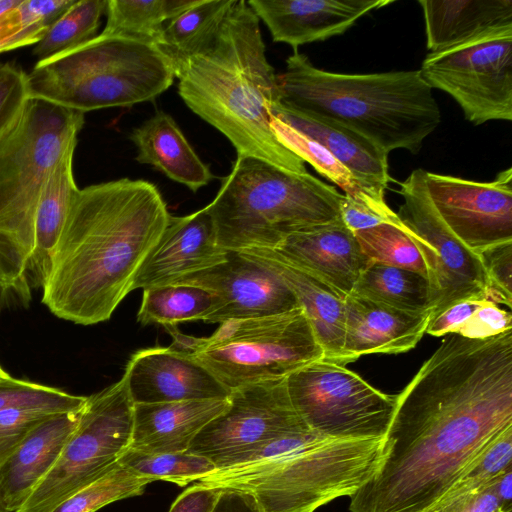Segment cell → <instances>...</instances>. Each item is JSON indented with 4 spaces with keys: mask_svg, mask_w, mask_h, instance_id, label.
Masks as SVG:
<instances>
[{
    "mask_svg": "<svg viewBox=\"0 0 512 512\" xmlns=\"http://www.w3.org/2000/svg\"><path fill=\"white\" fill-rule=\"evenodd\" d=\"M510 467H512V426L496 436L464 468L435 506L487 486Z\"/></svg>",
    "mask_w": 512,
    "mask_h": 512,
    "instance_id": "obj_38",
    "label": "cell"
},
{
    "mask_svg": "<svg viewBox=\"0 0 512 512\" xmlns=\"http://www.w3.org/2000/svg\"><path fill=\"white\" fill-rule=\"evenodd\" d=\"M170 214L157 186L121 178L79 189L53 253L42 303L80 325L109 320Z\"/></svg>",
    "mask_w": 512,
    "mask_h": 512,
    "instance_id": "obj_2",
    "label": "cell"
},
{
    "mask_svg": "<svg viewBox=\"0 0 512 512\" xmlns=\"http://www.w3.org/2000/svg\"><path fill=\"white\" fill-rule=\"evenodd\" d=\"M426 186L444 224L474 253L512 242V168L491 182L426 171Z\"/></svg>",
    "mask_w": 512,
    "mask_h": 512,
    "instance_id": "obj_15",
    "label": "cell"
},
{
    "mask_svg": "<svg viewBox=\"0 0 512 512\" xmlns=\"http://www.w3.org/2000/svg\"><path fill=\"white\" fill-rule=\"evenodd\" d=\"M227 399L134 404L131 449L144 453H178L227 406Z\"/></svg>",
    "mask_w": 512,
    "mask_h": 512,
    "instance_id": "obj_24",
    "label": "cell"
},
{
    "mask_svg": "<svg viewBox=\"0 0 512 512\" xmlns=\"http://www.w3.org/2000/svg\"><path fill=\"white\" fill-rule=\"evenodd\" d=\"M271 115L326 148L373 198L385 201L388 154L356 132L333 121L282 104Z\"/></svg>",
    "mask_w": 512,
    "mask_h": 512,
    "instance_id": "obj_23",
    "label": "cell"
},
{
    "mask_svg": "<svg viewBox=\"0 0 512 512\" xmlns=\"http://www.w3.org/2000/svg\"><path fill=\"white\" fill-rule=\"evenodd\" d=\"M351 294L407 312H431L428 278L404 268L370 263Z\"/></svg>",
    "mask_w": 512,
    "mask_h": 512,
    "instance_id": "obj_30",
    "label": "cell"
},
{
    "mask_svg": "<svg viewBox=\"0 0 512 512\" xmlns=\"http://www.w3.org/2000/svg\"><path fill=\"white\" fill-rule=\"evenodd\" d=\"M85 114L30 100L15 127L0 140V315L27 308L34 225L43 185L75 150Z\"/></svg>",
    "mask_w": 512,
    "mask_h": 512,
    "instance_id": "obj_6",
    "label": "cell"
},
{
    "mask_svg": "<svg viewBox=\"0 0 512 512\" xmlns=\"http://www.w3.org/2000/svg\"><path fill=\"white\" fill-rule=\"evenodd\" d=\"M123 375L134 404L227 399L231 393L189 353L171 346L137 350Z\"/></svg>",
    "mask_w": 512,
    "mask_h": 512,
    "instance_id": "obj_17",
    "label": "cell"
},
{
    "mask_svg": "<svg viewBox=\"0 0 512 512\" xmlns=\"http://www.w3.org/2000/svg\"><path fill=\"white\" fill-rule=\"evenodd\" d=\"M174 79L171 62L155 45L97 35L38 60L28 73L29 99L85 114L151 101Z\"/></svg>",
    "mask_w": 512,
    "mask_h": 512,
    "instance_id": "obj_8",
    "label": "cell"
},
{
    "mask_svg": "<svg viewBox=\"0 0 512 512\" xmlns=\"http://www.w3.org/2000/svg\"><path fill=\"white\" fill-rule=\"evenodd\" d=\"M510 512H512V511H510Z\"/></svg>",
    "mask_w": 512,
    "mask_h": 512,
    "instance_id": "obj_52",
    "label": "cell"
},
{
    "mask_svg": "<svg viewBox=\"0 0 512 512\" xmlns=\"http://www.w3.org/2000/svg\"><path fill=\"white\" fill-rule=\"evenodd\" d=\"M172 348L189 353L230 391L291 373L323 359V350L302 308L220 324L208 337L167 327Z\"/></svg>",
    "mask_w": 512,
    "mask_h": 512,
    "instance_id": "obj_9",
    "label": "cell"
},
{
    "mask_svg": "<svg viewBox=\"0 0 512 512\" xmlns=\"http://www.w3.org/2000/svg\"><path fill=\"white\" fill-rule=\"evenodd\" d=\"M512 330V315L498 304L483 300L457 332L468 339H484Z\"/></svg>",
    "mask_w": 512,
    "mask_h": 512,
    "instance_id": "obj_44",
    "label": "cell"
},
{
    "mask_svg": "<svg viewBox=\"0 0 512 512\" xmlns=\"http://www.w3.org/2000/svg\"><path fill=\"white\" fill-rule=\"evenodd\" d=\"M210 512H262L255 497L234 489H220Z\"/></svg>",
    "mask_w": 512,
    "mask_h": 512,
    "instance_id": "obj_48",
    "label": "cell"
},
{
    "mask_svg": "<svg viewBox=\"0 0 512 512\" xmlns=\"http://www.w3.org/2000/svg\"><path fill=\"white\" fill-rule=\"evenodd\" d=\"M133 411L124 375L87 397L56 463L17 512H51L113 468L130 447Z\"/></svg>",
    "mask_w": 512,
    "mask_h": 512,
    "instance_id": "obj_10",
    "label": "cell"
},
{
    "mask_svg": "<svg viewBox=\"0 0 512 512\" xmlns=\"http://www.w3.org/2000/svg\"><path fill=\"white\" fill-rule=\"evenodd\" d=\"M0 512H2V511L0 510Z\"/></svg>",
    "mask_w": 512,
    "mask_h": 512,
    "instance_id": "obj_51",
    "label": "cell"
},
{
    "mask_svg": "<svg viewBox=\"0 0 512 512\" xmlns=\"http://www.w3.org/2000/svg\"><path fill=\"white\" fill-rule=\"evenodd\" d=\"M393 0H249L274 42L299 46L345 33L367 13Z\"/></svg>",
    "mask_w": 512,
    "mask_h": 512,
    "instance_id": "obj_19",
    "label": "cell"
},
{
    "mask_svg": "<svg viewBox=\"0 0 512 512\" xmlns=\"http://www.w3.org/2000/svg\"><path fill=\"white\" fill-rule=\"evenodd\" d=\"M106 5V0H75L34 45L33 55L43 60L96 37Z\"/></svg>",
    "mask_w": 512,
    "mask_h": 512,
    "instance_id": "obj_33",
    "label": "cell"
},
{
    "mask_svg": "<svg viewBox=\"0 0 512 512\" xmlns=\"http://www.w3.org/2000/svg\"><path fill=\"white\" fill-rule=\"evenodd\" d=\"M10 377L7 371H5L2 366L0 365V380L6 379Z\"/></svg>",
    "mask_w": 512,
    "mask_h": 512,
    "instance_id": "obj_50",
    "label": "cell"
},
{
    "mask_svg": "<svg viewBox=\"0 0 512 512\" xmlns=\"http://www.w3.org/2000/svg\"><path fill=\"white\" fill-rule=\"evenodd\" d=\"M490 291V301L512 306V242L492 246L480 254Z\"/></svg>",
    "mask_w": 512,
    "mask_h": 512,
    "instance_id": "obj_41",
    "label": "cell"
},
{
    "mask_svg": "<svg viewBox=\"0 0 512 512\" xmlns=\"http://www.w3.org/2000/svg\"><path fill=\"white\" fill-rule=\"evenodd\" d=\"M201 287L213 296V305L202 321L223 323L286 313L300 308L281 277L264 263L227 251L225 260L177 282Z\"/></svg>",
    "mask_w": 512,
    "mask_h": 512,
    "instance_id": "obj_16",
    "label": "cell"
},
{
    "mask_svg": "<svg viewBox=\"0 0 512 512\" xmlns=\"http://www.w3.org/2000/svg\"><path fill=\"white\" fill-rule=\"evenodd\" d=\"M512 426V331L447 334L397 395L375 475L351 512H429L464 468Z\"/></svg>",
    "mask_w": 512,
    "mask_h": 512,
    "instance_id": "obj_1",
    "label": "cell"
},
{
    "mask_svg": "<svg viewBox=\"0 0 512 512\" xmlns=\"http://www.w3.org/2000/svg\"><path fill=\"white\" fill-rule=\"evenodd\" d=\"M118 463L152 481H168L181 487L198 481L216 469L209 459L189 450L151 454L128 448Z\"/></svg>",
    "mask_w": 512,
    "mask_h": 512,
    "instance_id": "obj_34",
    "label": "cell"
},
{
    "mask_svg": "<svg viewBox=\"0 0 512 512\" xmlns=\"http://www.w3.org/2000/svg\"><path fill=\"white\" fill-rule=\"evenodd\" d=\"M280 102L340 124L389 154H417L441 122L432 88L419 70L343 74L316 68L302 53L277 75Z\"/></svg>",
    "mask_w": 512,
    "mask_h": 512,
    "instance_id": "obj_4",
    "label": "cell"
},
{
    "mask_svg": "<svg viewBox=\"0 0 512 512\" xmlns=\"http://www.w3.org/2000/svg\"><path fill=\"white\" fill-rule=\"evenodd\" d=\"M198 0H108L106 24L99 34L123 37L156 46L165 24Z\"/></svg>",
    "mask_w": 512,
    "mask_h": 512,
    "instance_id": "obj_31",
    "label": "cell"
},
{
    "mask_svg": "<svg viewBox=\"0 0 512 512\" xmlns=\"http://www.w3.org/2000/svg\"><path fill=\"white\" fill-rule=\"evenodd\" d=\"M431 312L399 310L353 294L345 298V336L339 364L374 354L413 349L426 333Z\"/></svg>",
    "mask_w": 512,
    "mask_h": 512,
    "instance_id": "obj_21",
    "label": "cell"
},
{
    "mask_svg": "<svg viewBox=\"0 0 512 512\" xmlns=\"http://www.w3.org/2000/svg\"><path fill=\"white\" fill-rule=\"evenodd\" d=\"M58 414V413H57ZM52 413L24 408L0 411V464L22 443L27 435Z\"/></svg>",
    "mask_w": 512,
    "mask_h": 512,
    "instance_id": "obj_43",
    "label": "cell"
},
{
    "mask_svg": "<svg viewBox=\"0 0 512 512\" xmlns=\"http://www.w3.org/2000/svg\"><path fill=\"white\" fill-rule=\"evenodd\" d=\"M130 139L137 148L139 163L153 166L192 192L206 186L214 177L175 120L164 111H157L135 128Z\"/></svg>",
    "mask_w": 512,
    "mask_h": 512,
    "instance_id": "obj_26",
    "label": "cell"
},
{
    "mask_svg": "<svg viewBox=\"0 0 512 512\" xmlns=\"http://www.w3.org/2000/svg\"><path fill=\"white\" fill-rule=\"evenodd\" d=\"M87 401L63 390L8 377L0 380V411L11 408L36 409L52 414L78 411Z\"/></svg>",
    "mask_w": 512,
    "mask_h": 512,
    "instance_id": "obj_39",
    "label": "cell"
},
{
    "mask_svg": "<svg viewBox=\"0 0 512 512\" xmlns=\"http://www.w3.org/2000/svg\"><path fill=\"white\" fill-rule=\"evenodd\" d=\"M219 493L220 489L196 483L177 497L169 512H210Z\"/></svg>",
    "mask_w": 512,
    "mask_h": 512,
    "instance_id": "obj_47",
    "label": "cell"
},
{
    "mask_svg": "<svg viewBox=\"0 0 512 512\" xmlns=\"http://www.w3.org/2000/svg\"><path fill=\"white\" fill-rule=\"evenodd\" d=\"M342 198L308 172L237 156L206 208L223 250L275 249L293 233L341 220Z\"/></svg>",
    "mask_w": 512,
    "mask_h": 512,
    "instance_id": "obj_7",
    "label": "cell"
},
{
    "mask_svg": "<svg viewBox=\"0 0 512 512\" xmlns=\"http://www.w3.org/2000/svg\"><path fill=\"white\" fill-rule=\"evenodd\" d=\"M82 409L47 417L0 464L2 512H17L52 469L76 428Z\"/></svg>",
    "mask_w": 512,
    "mask_h": 512,
    "instance_id": "obj_22",
    "label": "cell"
},
{
    "mask_svg": "<svg viewBox=\"0 0 512 512\" xmlns=\"http://www.w3.org/2000/svg\"><path fill=\"white\" fill-rule=\"evenodd\" d=\"M259 24L247 1L235 0L210 46L175 69L178 93L231 142L237 156L303 174L305 162L277 140L270 125L280 94Z\"/></svg>",
    "mask_w": 512,
    "mask_h": 512,
    "instance_id": "obj_3",
    "label": "cell"
},
{
    "mask_svg": "<svg viewBox=\"0 0 512 512\" xmlns=\"http://www.w3.org/2000/svg\"><path fill=\"white\" fill-rule=\"evenodd\" d=\"M273 250L292 266L321 280L344 299L369 264L356 237L342 222L311 227L289 235Z\"/></svg>",
    "mask_w": 512,
    "mask_h": 512,
    "instance_id": "obj_20",
    "label": "cell"
},
{
    "mask_svg": "<svg viewBox=\"0 0 512 512\" xmlns=\"http://www.w3.org/2000/svg\"><path fill=\"white\" fill-rule=\"evenodd\" d=\"M29 101L28 73L13 62H0V140L18 123Z\"/></svg>",
    "mask_w": 512,
    "mask_h": 512,
    "instance_id": "obj_40",
    "label": "cell"
},
{
    "mask_svg": "<svg viewBox=\"0 0 512 512\" xmlns=\"http://www.w3.org/2000/svg\"><path fill=\"white\" fill-rule=\"evenodd\" d=\"M234 1L198 0L165 24L156 47L169 59L174 72L210 46Z\"/></svg>",
    "mask_w": 512,
    "mask_h": 512,
    "instance_id": "obj_29",
    "label": "cell"
},
{
    "mask_svg": "<svg viewBox=\"0 0 512 512\" xmlns=\"http://www.w3.org/2000/svg\"><path fill=\"white\" fill-rule=\"evenodd\" d=\"M340 217L343 224L353 233L384 223L400 224L397 213L387 205L386 201H379L372 197L359 199L343 194Z\"/></svg>",
    "mask_w": 512,
    "mask_h": 512,
    "instance_id": "obj_42",
    "label": "cell"
},
{
    "mask_svg": "<svg viewBox=\"0 0 512 512\" xmlns=\"http://www.w3.org/2000/svg\"><path fill=\"white\" fill-rule=\"evenodd\" d=\"M238 252L277 272L304 311L323 350V359L339 363L345 336V299L321 280L284 261L271 249L251 248Z\"/></svg>",
    "mask_w": 512,
    "mask_h": 512,
    "instance_id": "obj_25",
    "label": "cell"
},
{
    "mask_svg": "<svg viewBox=\"0 0 512 512\" xmlns=\"http://www.w3.org/2000/svg\"><path fill=\"white\" fill-rule=\"evenodd\" d=\"M401 227L419 250L427 270L431 319L464 300H490L480 255L467 248L444 224L429 197L426 171L415 169L400 183ZM430 319V320H431Z\"/></svg>",
    "mask_w": 512,
    "mask_h": 512,
    "instance_id": "obj_13",
    "label": "cell"
},
{
    "mask_svg": "<svg viewBox=\"0 0 512 512\" xmlns=\"http://www.w3.org/2000/svg\"><path fill=\"white\" fill-rule=\"evenodd\" d=\"M483 300L470 299L451 305L430 320L426 333L437 337L447 334H457L459 329L480 306Z\"/></svg>",
    "mask_w": 512,
    "mask_h": 512,
    "instance_id": "obj_46",
    "label": "cell"
},
{
    "mask_svg": "<svg viewBox=\"0 0 512 512\" xmlns=\"http://www.w3.org/2000/svg\"><path fill=\"white\" fill-rule=\"evenodd\" d=\"M490 486L507 511H512V467L498 475Z\"/></svg>",
    "mask_w": 512,
    "mask_h": 512,
    "instance_id": "obj_49",
    "label": "cell"
},
{
    "mask_svg": "<svg viewBox=\"0 0 512 512\" xmlns=\"http://www.w3.org/2000/svg\"><path fill=\"white\" fill-rule=\"evenodd\" d=\"M286 379L232 390L226 408L200 430L188 450L218 469L260 445L310 431L292 406Z\"/></svg>",
    "mask_w": 512,
    "mask_h": 512,
    "instance_id": "obj_14",
    "label": "cell"
},
{
    "mask_svg": "<svg viewBox=\"0 0 512 512\" xmlns=\"http://www.w3.org/2000/svg\"><path fill=\"white\" fill-rule=\"evenodd\" d=\"M418 3L430 53L492 27L512 23V0H420Z\"/></svg>",
    "mask_w": 512,
    "mask_h": 512,
    "instance_id": "obj_28",
    "label": "cell"
},
{
    "mask_svg": "<svg viewBox=\"0 0 512 512\" xmlns=\"http://www.w3.org/2000/svg\"><path fill=\"white\" fill-rule=\"evenodd\" d=\"M286 382L292 406L310 431L333 438H385L397 395L379 391L345 365L320 359Z\"/></svg>",
    "mask_w": 512,
    "mask_h": 512,
    "instance_id": "obj_11",
    "label": "cell"
},
{
    "mask_svg": "<svg viewBox=\"0 0 512 512\" xmlns=\"http://www.w3.org/2000/svg\"><path fill=\"white\" fill-rule=\"evenodd\" d=\"M206 207L185 216H170L160 239L139 268L132 291L176 284L225 260Z\"/></svg>",
    "mask_w": 512,
    "mask_h": 512,
    "instance_id": "obj_18",
    "label": "cell"
},
{
    "mask_svg": "<svg viewBox=\"0 0 512 512\" xmlns=\"http://www.w3.org/2000/svg\"><path fill=\"white\" fill-rule=\"evenodd\" d=\"M419 71L432 89L449 94L474 125L512 120V23L427 54Z\"/></svg>",
    "mask_w": 512,
    "mask_h": 512,
    "instance_id": "obj_12",
    "label": "cell"
},
{
    "mask_svg": "<svg viewBox=\"0 0 512 512\" xmlns=\"http://www.w3.org/2000/svg\"><path fill=\"white\" fill-rule=\"evenodd\" d=\"M74 153L75 150L69 151L53 168L40 194L28 272L33 291L44 287L54 250L79 191L73 173Z\"/></svg>",
    "mask_w": 512,
    "mask_h": 512,
    "instance_id": "obj_27",
    "label": "cell"
},
{
    "mask_svg": "<svg viewBox=\"0 0 512 512\" xmlns=\"http://www.w3.org/2000/svg\"><path fill=\"white\" fill-rule=\"evenodd\" d=\"M384 454V438H333L308 431L260 445L198 484L247 492L262 512H314L356 494L375 475Z\"/></svg>",
    "mask_w": 512,
    "mask_h": 512,
    "instance_id": "obj_5",
    "label": "cell"
},
{
    "mask_svg": "<svg viewBox=\"0 0 512 512\" xmlns=\"http://www.w3.org/2000/svg\"><path fill=\"white\" fill-rule=\"evenodd\" d=\"M151 482L150 478L139 476L117 463L51 512H96L114 501L142 494Z\"/></svg>",
    "mask_w": 512,
    "mask_h": 512,
    "instance_id": "obj_37",
    "label": "cell"
},
{
    "mask_svg": "<svg viewBox=\"0 0 512 512\" xmlns=\"http://www.w3.org/2000/svg\"><path fill=\"white\" fill-rule=\"evenodd\" d=\"M270 125L277 140L285 148L305 163H309L320 175L336 184L344 191V194L359 199L372 197L355 177L322 145L272 115Z\"/></svg>",
    "mask_w": 512,
    "mask_h": 512,
    "instance_id": "obj_35",
    "label": "cell"
},
{
    "mask_svg": "<svg viewBox=\"0 0 512 512\" xmlns=\"http://www.w3.org/2000/svg\"><path fill=\"white\" fill-rule=\"evenodd\" d=\"M429 512H510L487 486L433 507Z\"/></svg>",
    "mask_w": 512,
    "mask_h": 512,
    "instance_id": "obj_45",
    "label": "cell"
},
{
    "mask_svg": "<svg viewBox=\"0 0 512 512\" xmlns=\"http://www.w3.org/2000/svg\"><path fill=\"white\" fill-rule=\"evenodd\" d=\"M213 305L207 290L187 284H170L143 290L137 313L142 325L175 327L186 321L203 320Z\"/></svg>",
    "mask_w": 512,
    "mask_h": 512,
    "instance_id": "obj_32",
    "label": "cell"
},
{
    "mask_svg": "<svg viewBox=\"0 0 512 512\" xmlns=\"http://www.w3.org/2000/svg\"><path fill=\"white\" fill-rule=\"evenodd\" d=\"M363 255L370 263L412 270L427 277L425 263L416 245L399 225L384 223L354 232Z\"/></svg>",
    "mask_w": 512,
    "mask_h": 512,
    "instance_id": "obj_36",
    "label": "cell"
}]
</instances>
